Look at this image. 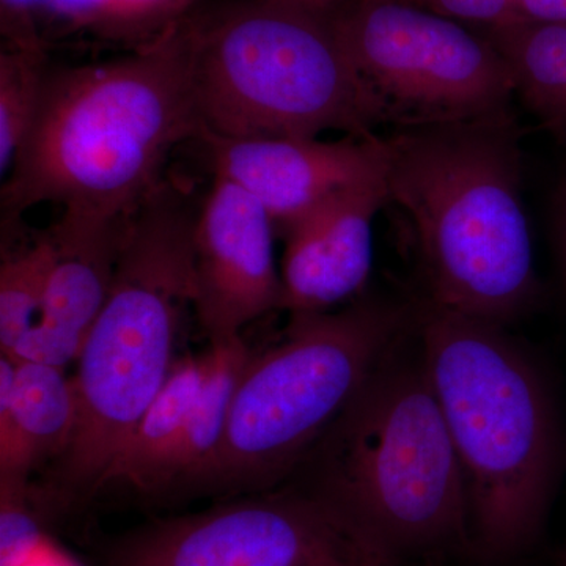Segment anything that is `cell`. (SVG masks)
Returning a JSON list of instances; mask_svg holds the SVG:
<instances>
[{
	"label": "cell",
	"instance_id": "cell-17",
	"mask_svg": "<svg viewBox=\"0 0 566 566\" xmlns=\"http://www.w3.org/2000/svg\"><path fill=\"white\" fill-rule=\"evenodd\" d=\"M207 352V381L185 430L164 460L156 494L180 490L214 455L226 431L234 390L252 356L243 335L211 342Z\"/></svg>",
	"mask_w": 566,
	"mask_h": 566
},
{
	"label": "cell",
	"instance_id": "cell-25",
	"mask_svg": "<svg viewBox=\"0 0 566 566\" xmlns=\"http://www.w3.org/2000/svg\"><path fill=\"white\" fill-rule=\"evenodd\" d=\"M314 566H375L356 547L348 546L333 551L319 558Z\"/></svg>",
	"mask_w": 566,
	"mask_h": 566
},
{
	"label": "cell",
	"instance_id": "cell-4",
	"mask_svg": "<svg viewBox=\"0 0 566 566\" xmlns=\"http://www.w3.org/2000/svg\"><path fill=\"white\" fill-rule=\"evenodd\" d=\"M417 333L463 469L471 558L513 564L542 534L560 472L553 389L509 327L424 300Z\"/></svg>",
	"mask_w": 566,
	"mask_h": 566
},
{
	"label": "cell",
	"instance_id": "cell-15",
	"mask_svg": "<svg viewBox=\"0 0 566 566\" xmlns=\"http://www.w3.org/2000/svg\"><path fill=\"white\" fill-rule=\"evenodd\" d=\"M207 374L208 352L177 359L161 390L103 475L98 491L107 485H126L142 494H156L164 460L192 416Z\"/></svg>",
	"mask_w": 566,
	"mask_h": 566
},
{
	"label": "cell",
	"instance_id": "cell-11",
	"mask_svg": "<svg viewBox=\"0 0 566 566\" xmlns=\"http://www.w3.org/2000/svg\"><path fill=\"white\" fill-rule=\"evenodd\" d=\"M212 175L237 182L273 219L277 237L333 193L386 172L381 134L337 140L199 137Z\"/></svg>",
	"mask_w": 566,
	"mask_h": 566
},
{
	"label": "cell",
	"instance_id": "cell-5",
	"mask_svg": "<svg viewBox=\"0 0 566 566\" xmlns=\"http://www.w3.org/2000/svg\"><path fill=\"white\" fill-rule=\"evenodd\" d=\"M180 182L163 180L129 216L106 301L73 375L77 424L61 458L66 494H93L169 378L193 308L197 214Z\"/></svg>",
	"mask_w": 566,
	"mask_h": 566
},
{
	"label": "cell",
	"instance_id": "cell-21",
	"mask_svg": "<svg viewBox=\"0 0 566 566\" xmlns=\"http://www.w3.org/2000/svg\"><path fill=\"white\" fill-rule=\"evenodd\" d=\"M40 538V524L28 504V490H2L0 566H21Z\"/></svg>",
	"mask_w": 566,
	"mask_h": 566
},
{
	"label": "cell",
	"instance_id": "cell-1",
	"mask_svg": "<svg viewBox=\"0 0 566 566\" xmlns=\"http://www.w3.org/2000/svg\"><path fill=\"white\" fill-rule=\"evenodd\" d=\"M375 566L471 558L463 469L416 322L289 476Z\"/></svg>",
	"mask_w": 566,
	"mask_h": 566
},
{
	"label": "cell",
	"instance_id": "cell-20",
	"mask_svg": "<svg viewBox=\"0 0 566 566\" xmlns=\"http://www.w3.org/2000/svg\"><path fill=\"white\" fill-rule=\"evenodd\" d=\"M196 0H77L82 28L106 40L148 43L185 20Z\"/></svg>",
	"mask_w": 566,
	"mask_h": 566
},
{
	"label": "cell",
	"instance_id": "cell-10",
	"mask_svg": "<svg viewBox=\"0 0 566 566\" xmlns=\"http://www.w3.org/2000/svg\"><path fill=\"white\" fill-rule=\"evenodd\" d=\"M275 237L262 205L214 175L192 238L193 312L210 344L240 337L249 323L282 311Z\"/></svg>",
	"mask_w": 566,
	"mask_h": 566
},
{
	"label": "cell",
	"instance_id": "cell-12",
	"mask_svg": "<svg viewBox=\"0 0 566 566\" xmlns=\"http://www.w3.org/2000/svg\"><path fill=\"white\" fill-rule=\"evenodd\" d=\"M389 203L385 172L333 193L282 232V311H333L364 296L375 219Z\"/></svg>",
	"mask_w": 566,
	"mask_h": 566
},
{
	"label": "cell",
	"instance_id": "cell-3",
	"mask_svg": "<svg viewBox=\"0 0 566 566\" xmlns=\"http://www.w3.org/2000/svg\"><path fill=\"white\" fill-rule=\"evenodd\" d=\"M521 136L513 111L382 136L390 203L415 230L424 300L505 327L542 294Z\"/></svg>",
	"mask_w": 566,
	"mask_h": 566
},
{
	"label": "cell",
	"instance_id": "cell-2",
	"mask_svg": "<svg viewBox=\"0 0 566 566\" xmlns=\"http://www.w3.org/2000/svg\"><path fill=\"white\" fill-rule=\"evenodd\" d=\"M191 13L120 57L50 69L31 132L2 185L3 222L43 203L123 219L147 199L174 148L202 134Z\"/></svg>",
	"mask_w": 566,
	"mask_h": 566
},
{
	"label": "cell",
	"instance_id": "cell-13",
	"mask_svg": "<svg viewBox=\"0 0 566 566\" xmlns=\"http://www.w3.org/2000/svg\"><path fill=\"white\" fill-rule=\"evenodd\" d=\"M128 219L61 212L51 223L55 264L43 307L32 329L7 356L61 368L76 364L109 292Z\"/></svg>",
	"mask_w": 566,
	"mask_h": 566
},
{
	"label": "cell",
	"instance_id": "cell-7",
	"mask_svg": "<svg viewBox=\"0 0 566 566\" xmlns=\"http://www.w3.org/2000/svg\"><path fill=\"white\" fill-rule=\"evenodd\" d=\"M416 312L417 304L360 296L342 311L290 314L281 340L252 353L221 444L182 491L234 494L285 482Z\"/></svg>",
	"mask_w": 566,
	"mask_h": 566
},
{
	"label": "cell",
	"instance_id": "cell-18",
	"mask_svg": "<svg viewBox=\"0 0 566 566\" xmlns=\"http://www.w3.org/2000/svg\"><path fill=\"white\" fill-rule=\"evenodd\" d=\"M50 65L43 44L18 29L0 51V172L6 178L31 132Z\"/></svg>",
	"mask_w": 566,
	"mask_h": 566
},
{
	"label": "cell",
	"instance_id": "cell-9",
	"mask_svg": "<svg viewBox=\"0 0 566 566\" xmlns=\"http://www.w3.org/2000/svg\"><path fill=\"white\" fill-rule=\"evenodd\" d=\"M348 546L322 506L285 486L134 528L107 546L104 566H314Z\"/></svg>",
	"mask_w": 566,
	"mask_h": 566
},
{
	"label": "cell",
	"instance_id": "cell-16",
	"mask_svg": "<svg viewBox=\"0 0 566 566\" xmlns=\"http://www.w3.org/2000/svg\"><path fill=\"white\" fill-rule=\"evenodd\" d=\"M482 32L509 63L516 98L566 150V21H515Z\"/></svg>",
	"mask_w": 566,
	"mask_h": 566
},
{
	"label": "cell",
	"instance_id": "cell-23",
	"mask_svg": "<svg viewBox=\"0 0 566 566\" xmlns=\"http://www.w3.org/2000/svg\"><path fill=\"white\" fill-rule=\"evenodd\" d=\"M551 230L566 285V170L554 186L549 202Z\"/></svg>",
	"mask_w": 566,
	"mask_h": 566
},
{
	"label": "cell",
	"instance_id": "cell-26",
	"mask_svg": "<svg viewBox=\"0 0 566 566\" xmlns=\"http://www.w3.org/2000/svg\"><path fill=\"white\" fill-rule=\"evenodd\" d=\"M558 566H566V549H565L564 556H562V558H560V564H558Z\"/></svg>",
	"mask_w": 566,
	"mask_h": 566
},
{
	"label": "cell",
	"instance_id": "cell-14",
	"mask_svg": "<svg viewBox=\"0 0 566 566\" xmlns=\"http://www.w3.org/2000/svg\"><path fill=\"white\" fill-rule=\"evenodd\" d=\"M73 376L54 365L0 359V490H25L32 469L62 458L77 424Z\"/></svg>",
	"mask_w": 566,
	"mask_h": 566
},
{
	"label": "cell",
	"instance_id": "cell-8",
	"mask_svg": "<svg viewBox=\"0 0 566 566\" xmlns=\"http://www.w3.org/2000/svg\"><path fill=\"white\" fill-rule=\"evenodd\" d=\"M331 6L381 126L416 128L512 111V71L482 31L405 0Z\"/></svg>",
	"mask_w": 566,
	"mask_h": 566
},
{
	"label": "cell",
	"instance_id": "cell-6",
	"mask_svg": "<svg viewBox=\"0 0 566 566\" xmlns=\"http://www.w3.org/2000/svg\"><path fill=\"white\" fill-rule=\"evenodd\" d=\"M189 20L202 134L315 139L381 128L331 0H229Z\"/></svg>",
	"mask_w": 566,
	"mask_h": 566
},
{
	"label": "cell",
	"instance_id": "cell-19",
	"mask_svg": "<svg viewBox=\"0 0 566 566\" xmlns=\"http://www.w3.org/2000/svg\"><path fill=\"white\" fill-rule=\"evenodd\" d=\"M55 248L48 229L0 264V349L13 352L39 319L52 270Z\"/></svg>",
	"mask_w": 566,
	"mask_h": 566
},
{
	"label": "cell",
	"instance_id": "cell-22",
	"mask_svg": "<svg viewBox=\"0 0 566 566\" xmlns=\"http://www.w3.org/2000/svg\"><path fill=\"white\" fill-rule=\"evenodd\" d=\"M447 20L474 25L479 31L517 21L516 0H405Z\"/></svg>",
	"mask_w": 566,
	"mask_h": 566
},
{
	"label": "cell",
	"instance_id": "cell-24",
	"mask_svg": "<svg viewBox=\"0 0 566 566\" xmlns=\"http://www.w3.org/2000/svg\"><path fill=\"white\" fill-rule=\"evenodd\" d=\"M517 21H566V0H516Z\"/></svg>",
	"mask_w": 566,
	"mask_h": 566
}]
</instances>
